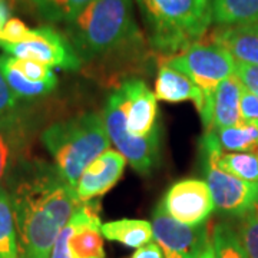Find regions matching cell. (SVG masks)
<instances>
[{
  "mask_svg": "<svg viewBox=\"0 0 258 258\" xmlns=\"http://www.w3.org/2000/svg\"><path fill=\"white\" fill-rule=\"evenodd\" d=\"M99 204L81 203L60 231L72 258H105Z\"/></svg>",
  "mask_w": 258,
  "mask_h": 258,
  "instance_id": "11",
  "label": "cell"
},
{
  "mask_svg": "<svg viewBox=\"0 0 258 258\" xmlns=\"http://www.w3.org/2000/svg\"><path fill=\"white\" fill-rule=\"evenodd\" d=\"M155 96L164 102H194L195 108L201 113L204 111V95L201 89L182 72L162 63L159 68L157 82H155Z\"/></svg>",
  "mask_w": 258,
  "mask_h": 258,
  "instance_id": "15",
  "label": "cell"
},
{
  "mask_svg": "<svg viewBox=\"0 0 258 258\" xmlns=\"http://www.w3.org/2000/svg\"><path fill=\"white\" fill-rule=\"evenodd\" d=\"M207 184L215 208L231 215H245L258 205V182H248L225 172L211 159L204 158Z\"/></svg>",
  "mask_w": 258,
  "mask_h": 258,
  "instance_id": "10",
  "label": "cell"
},
{
  "mask_svg": "<svg viewBox=\"0 0 258 258\" xmlns=\"http://www.w3.org/2000/svg\"><path fill=\"white\" fill-rule=\"evenodd\" d=\"M241 116L244 122L258 126V96L244 88L241 96Z\"/></svg>",
  "mask_w": 258,
  "mask_h": 258,
  "instance_id": "29",
  "label": "cell"
},
{
  "mask_svg": "<svg viewBox=\"0 0 258 258\" xmlns=\"http://www.w3.org/2000/svg\"><path fill=\"white\" fill-rule=\"evenodd\" d=\"M238 237L248 257L258 258V205L242 215Z\"/></svg>",
  "mask_w": 258,
  "mask_h": 258,
  "instance_id": "25",
  "label": "cell"
},
{
  "mask_svg": "<svg viewBox=\"0 0 258 258\" xmlns=\"http://www.w3.org/2000/svg\"><path fill=\"white\" fill-rule=\"evenodd\" d=\"M212 22L237 26L258 22V0H212Z\"/></svg>",
  "mask_w": 258,
  "mask_h": 258,
  "instance_id": "20",
  "label": "cell"
},
{
  "mask_svg": "<svg viewBox=\"0 0 258 258\" xmlns=\"http://www.w3.org/2000/svg\"><path fill=\"white\" fill-rule=\"evenodd\" d=\"M13 60L23 76L32 82H46V81H52L57 78L50 66H46L40 62L30 60V59H18V57H13Z\"/></svg>",
  "mask_w": 258,
  "mask_h": 258,
  "instance_id": "26",
  "label": "cell"
},
{
  "mask_svg": "<svg viewBox=\"0 0 258 258\" xmlns=\"http://www.w3.org/2000/svg\"><path fill=\"white\" fill-rule=\"evenodd\" d=\"M10 19V9L6 3V0H0V30L6 25V22Z\"/></svg>",
  "mask_w": 258,
  "mask_h": 258,
  "instance_id": "30",
  "label": "cell"
},
{
  "mask_svg": "<svg viewBox=\"0 0 258 258\" xmlns=\"http://www.w3.org/2000/svg\"><path fill=\"white\" fill-rule=\"evenodd\" d=\"M244 85L237 75H232L220 83L212 102L211 129L227 128L241 125L244 120L241 116V96Z\"/></svg>",
  "mask_w": 258,
  "mask_h": 258,
  "instance_id": "16",
  "label": "cell"
},
{
  "mask_svg": "<svg viewBox=\"0 0 258 258\" xmlns=\"http://www.w3.org/2000/svg\"><path fill=\"white\" fill-rule=\"evenodd\" d=\"M103 122L111 142L116 147L126 162L139 174H149L158 161L159 131L158 128L147 138H138L129 134L126 128L125 98L122 89H116L108 98L103 109Z\"/></svg>",
  "mask_w": 258,
  "mask_h": 258,
  "instance_id": "6",
  "label": "cell"
},
{
  "mask_svg": "<svg viewBox=\"0 0 258 258\" xmlns=\"http://www.w3.org/2000/svg\"><path fill=\"white\" fill-rule=\"evenodd\" d=\"M214 258H249L241 244L238 232L228 222H218L211 232Z\"/></svg>",
  "mask_w": 258,
  "mask_h": 258,
  "instance_id": "24",
  "label": "cell"
},
{
  "mask_svg": "<svg viewBox=\"0 0 258 258\" xmlns=\"http://www.w3.org/2000/svg\"><path fill=\"white\" fill-rule=\"evenodd\" d=\"M32 33V29L25 25L18 18H10L3 29L0 30V43H8V45H15L28 40Z\"/></svg>",
  "mask_w": 258,
  "mask_h": 258,
  "instance_id": "27",
  "label": "cell"
},
{
  "mask_svg": "<svg viewBox=\"0 0 258 258\" xmlns=\"http://www.w3.org/2000/svg\"><path fill=\"white\" fill-rule=\"evenodd\" d=\"M19 258H49L57 235L78 208L75 188L56 168L35 164L10 194Z\"/></svg>",
  "mask_w": 258,
  "mask_h": 258,
  "instance_id": "1",
  "label": "cell"
},
{
  "mask_svg": "<svg viewBox=\"0 0 258 258\" xmlns=\"http://www.w3.org/2000/svg\"><path fill=\"white\" fill-rule=\"evenodd\" d=\"M64 36L82 63L144 42L134 19L132 0H95L66 23Z\"/></svg>",
  "mask_w": 258,
  "mask_h": 258,
  "instance_id": "2",
  "label": "cell"
},
{
  "mask_svg": "<svg viewBox=\"0 0 258 258\" xmlns=\"http://www.w3.org/2000/svg\"><path fill=\"white\" fill-rule=\"evenodd\" d=\"M0 258H19L18 232L10 194L0 186Z\"/></svg>",
  "mask_w": 258,
  "mask_h": 258,
  "instance_id": "22",
  "label": "cell"
},
{
  "mask_svg": "<svg viewBox=\"0 0 258 258\" xmlns=\"http://www.w3.org/2000/svg\"><path fill=\"white\" fill-rule=\"evenodd\" d=\"M149 45L176 55L203 40L212 23V0H137Z\"/></svg>",
  "mask_w": 258,
  "mask_h": 258,
  "instance_id": "3",
  "label": "cell"
},
{
  "mask_svg": "<svg viewBox=\"0 0 258 258\" xmlns=\"http://www.w3.org/2000/svg\"><path fill=\"white\" fill-rule=\"evenodd\" d=\"M154 240L161 248L164 258H200L211 238L207 224L185 225L169 217L161 204L152 217Z\"/></svg>",
  "mask_w": 258,
  "mask_h": 258,
  "instance_id": "8",
  "label": "cell"
},
{
  "mask_svg": "<svg viewBox=\"0 0 258 258\" xmlns=\"http://www.w3.org/2000/svg\"><path fill=\"white\" fill-rule=\"evenodd\" d=\"M126 165L125 157L113 149L105 151L93 162L86 166L75 186V194L79 203L93 201L115 186L123 174Z\"/></svg>",
  "mask_w": 258,
  "mask_h": 258,
  "instance_id": "12",
  "label": "cell"
},
{
  "mask_svg": "<svg viewBox=\"0 0 258 258\" xmlns=\"http://www.w3.org/2000/svg\"><path fill=\"white\" fill-rule=\"evenodd\" d=\"M200 258H214V252H212V245H211V241L208 242V245H207V248L204 249L203 255Z\"/></svg>",
  "mask_w": 258,
  "mask_h": 258,
  "instance_id": "31",
  "label": "cell"
},
{
  "mask_svg": "<svg viewBox=\"0 0 258 258\" xmlns=\"http://www.w3.org/2000/svg\"><path fill=\"white\" fill-rule=\"evenodd\" d=\"M25 131L15 115L0 116V184L15 165L23 147Z\"/></svg>",
  "mask_w": 258,
  "mask_h": 258,
  "instance_id": "17",
  "label": "cell"
},
{
  "mask_svg": "<svg viewBox=\"0 0 258 258\" xmlns=\"http://www.w3.org/2000/svg\"><path fill=\"white\" fill-rule=\"evenodd\" d=\"M211 132L221 151L258 154V126L254 123L242 122L235 126L211 129Z\"/></svg>",
  "mask_w": 258,
  "mask_h": 258,
  "instance_id": "21",
  "label": "cell"
},
{
  "mask_svg": "<svg viewBox=\"0 0 258 258\" xmlns=\"http://www.w3.org/2000/svg\"><path fill=\"white\" fill-rule=\"evenodd\" d=\"M42 18L56 23H69L95 0H30Z\"/></svg>",
  "mask_w": 258,
  "mask_h": 258,
  "instance_id": "23",
  "label": "cell"
},
{
  "mask_svg": "<svg viewBox=\"0 0 258 258\" xmlns=\"http://www.w3.org/2000/svg\"><path fill=\"white\" fill-rule=\"evenodd\" d=\"M235 75L247 91L258 96V66L235 60Z\"/></svg>",
  "mask_w": 258,
  "mask_h": 258,
  "instance_id": "28",
  "label": "cell"
},
{
  "mask_svg": "<svg viewBox=\"0 0 258 258\" xmlns=\"http://www.w3.org/2000/svg\"><path fill=\"white\" fill-rule=\"evenodd\" d=\"M161 207L169 217L185 225L204 224L215 210L210 186L197 178L175 182L166 191Z\"/></svg>",
  "mask_w": 258,
  "mask_h": 258,
  "instance_id": "9",
  "label": "cell"
},
{
  "mask_svg": "<svg viewBox=\"0 0 258 258\" xmlns=\"http://www.w3.org/2000/svg\"><path fill=\"white\" fill-rule=\"evenodd\" d=\"M211 42L225 47L237 62L258 66V22L221 26L211 35Z\"/></svg>",
  "mask_w": 258,
  "mask_h": 258,
  "instance_id": "14",
  "label": "cell"
},
{
  "mask_svg": "<svg viewBox=\"0 0 258 258\" xmlns=\"http://www.w3.org/2000/svg\"><path fill=\"white\" fill-rule=\"evenodd\" d=\"M166 64L186 75L204 95V111L200 113L205 131L211 128L212 102L222 81L235 75V59L218 43L197 42L166 59Z\"/></svg>",
  "mask_w": 258,
  "mask_h": 258,
  "instance_id": "5",
  "label": "cell"
},
{
  "mask_svg": "<svg viewBox=\"0 0 258 258\" xmlns=\"http://www.w3.org/2000/svg\"><path fill=\"white\" fill-rule=\"evenodd\" d=\"M0 47L6 55L36 60L50 68L57 66L64 71H78L82 64L68 37L50 26L32 29L28 40L15 45L0 43Z\"/></svg>",
  "mask_w": 258,
  "mask_h": 258,
  "instance_id": "7",
  "label": "cell"
},
{
  "mask_svg": "<svg viewBox=\"0 0 258 258\" xmlns=\"http://www.w3.org/2000/svg\"><path fill=\"white\" fill-rule=\"evenodd\" d=\"M42 142L55 161L57 174L72 188L86 166L111 147L103 116L96 112L50 125L43 131Z\"/></svg>",
  "mask_w": 258,
  "mask_h": 258,
  "instance_id": "4",
  "label": "cell"
},
{
  "mask_svg": "<svg viewBox=\"0 0 258 258\" xmlns=\"http://www.w3.org/2000/svg\"><path fill=\"white\" fill-rule=\"evenodd\" d=\"M102 235L131 248H141L154 240L152 224L145 220H118L102 224Z\"/></svg>",
  "mask_w": 258,
  "mask_h": 258,
  "instance_id": "18",
  "label": "cell"
},
{
  "mask_svg": "<svg viewBox=\"0 0 258 258\" xmlns=\"http://www.w3.org/2000/svg\"><path fill=\"white\" fill-rule=\"evenodd\" d=\"M125 98L126 128L138 138L149 137L157 126V96L142 79L132 78L120 86Z\"/></svg>",
  "mask_w": 258,
  "mask_h": 258,
  "instance_id": "13",
  "label": "cell"
},
{
  "mask_svg": "<svg viewBox=\"0 0 258 258\" xmlns=\"http://www.w3.org/2000/svg\"><path fill=\"white\" fill-rule=\"evenodd\" d=\"M0 72L3 75L6 83L9 85L10 91L15 93L16 98H37L50 93L57 85V78L46 82H32L15 64L13 56H0Z\"/></svg>",
  "mask_w": 258,
  "mask_h": 258,
  "instance_id": "19",
  "label": "cell"
}]
</instances>
